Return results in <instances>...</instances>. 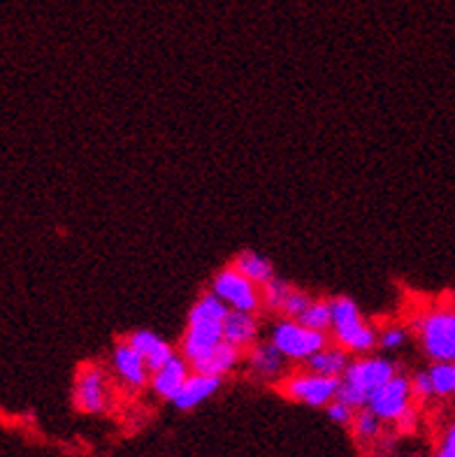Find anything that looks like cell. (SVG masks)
<instances>
[{
    "instance_id": "1",
    "label": "cell",
    "mask_w": 455,
    "mask_h": 457,
    "mask_svg": "<svg viewBox=\"0 0 455 457\" xmlns=\"http://www.w3.org/2000/svg\"><path fill=\"white\" fill-rule=\"evenodd\" d=\"M231 307L214 290L205 293L189 313V328L181 339V355L193 365L202 355L223 344V320Z\"/></svg>"
},
{
    "instance_id": "2",
    "label": "cell",
    "mask_w": 455,
    "mask_h": 457,
    "mask_svg": "<svg viewBox=\"0 0 455 457\" xmlns=\"http://www.w3.org/2000/svg\"><path fill=\"white\" fill-rule=\"evenodd\" d=\"M395 374H398V370H395V365L388 362V360H356V362H351V365L346 367L344 377H341L340 393H337V400L353 406V409H363V406L369 404L372 395H375L381 386H386Z\"/></svg>"
},
{
    "instance_id": "3",
    "label": "cell",
    "mask_w": 455,
    "mask_h": 457,
    "mask_svg": "<svg viewBox=\"0 0 455 457\" xmlns=\"http://www.w3.org/2000/svg\"><path fill=\"white\" fill-rule=\"evenodd\" d=\"M330 307H333V332L344 351L367 353L369 348H375V330L365 323L351 297H334L330 300Z\"/></svg>"
},
{
    "instance_id": "4",
    "label": "cell",
    "mask_w": 455,
    "mask_h": 457,
    "mask_svg": "<svg viewBox=\"0 0 455 457\" xmlns=\"http://www.w3.org/2000/svg\"><path fill=\"white\" fill-rule=\"evenodd\" d=\"M418 335L426 355L433 362H455V312L427 313L418 323Z\"/></svg>"
},
{
    "instance_id": "5",
    "label": "cell",
    "mask_w": 455,
    "mask_h": 457,
    "mask_svg": "<svg viewBox=\"0 0 455 457\" xmlns=\"http://www.w3.org/2000/svg\"><path fill=\"white\" fill-rule=\"evenodd\" d=\"M272 344L282 351L283 358L289 360H309L318 351L328 346L325 332L309 330L295 319H286L274 325L272 330Z\"/></svg>"
},
{
    "instance_id": "6",
    "label": "cell",
    "mask_w": 455,
    "mask_h": 457,
    "mask_svg": "<svg viewBox=\"0 0 455 457\" xmlns=\"http://www.w3.org/2000/svg\"><path fill=\"white\" fill-rule=\"evenodd\" d=\"M212 290L231 309L237 312H249L254 313L263 302V293L251 278L244 277L242 272H237L235 267H225L214 277Z\"/></svg>"
},
{
    "instance_id": "7",
    "label": "cell",
    "mask_w": 455,
    "mask_h": 457,
    "mask_svg": "<svg viewBox=\"0 0 455 457\" xmlns=\"http://www.w3.org/2000/svg\"><path fill=\"white\" fill-rule=\"evenodd\" d=\"M341 378L323 377L316 371H305V374H295V377L286 378L282 386L283 395L295 402L309 406H328L330 402L337 400L340 393Z\"/></svg>"
},
{
    "instance_id": "8",
    "label": "cell",
    "mask_w": 455,
    "mask_h": 457,
    "mask_svg": "<svg viewBox=\"0 0 455 457\" xmlns=\"http://www.w3.org/2000/svg\"><path fill=\"white\" fill-rule=\"evenodd\" d=\"M411 397H414V393H411V378L395 374L386 386H381L372 395L367 409L375 411L381 420H400L404 413L411 411Z\"/></svg>"
},
{
    "instance_id": "9",
    "label": "cell",
    "mask_w": 455,
    "mask_h": 457,
    "mask_svg": "<svg viewBox=\"0 0 455 457\" xmlns=\"http://www.w3.org/2000/svg\"><path fill=\"white\" fill-rule=\"evenodd\" d=\"M107 404V381L100 367L84 365L75 381V406L84 413H98Z\"/></svg>"
},
{
    "instance_id": "10",
    "label": "cell",
    "mask_w": 455,
    "mask_h": 457,
    "mask_svg": "<svg viewBox=\"0 0 455 457\" xmlns=\"http://www.w3.org/2000/svg\"><path fill=\"white\" fill-rule=\"evenodd\" d=\"M112 362H114L116 374H119L128 386H133V388H142L151 374L145 358L138 353V348L128 342V339L122 344H116L114 353H112Z\"/></svg>"
},
{
    "instance_id": "11",
    "label": "cell",
    "mask_w": 455,
    "mask_h": 457,
    "mask_svg": "<svg viewBox=\"0 0 455 457\" xmlns=\"http://www.w3.org/2000/svg\"><path fill=\"white\" fill-rule=\"evenodd\" d=\"M189 367V360L184 355H174L167 365H163L161 370L151 374V388H154V393L173 402L179 395V390L184 388L186 378L190 377Z\"/></svg>"
},
{
    "instance_id": "12",
    "label": "cell",
    "mask_w": 455,
    "mask_h": 457,
    "mask_svg": "<svg viewBox=\"0 0 455 457\" xmlns=\"http://www.w3.org/2000/svg\"><path fill=\"white\" fill-rule=\"evenodd\" d=\"M219 388V377H207V374H198V371H193V374L186 378L184 388L179 390V395L173 402L177 409H181V411H190V409L200 406L205 400H209Z\"/></svg>"
},
{
    "instance_id": "13",
    "label": "cell",
    "mask_w": 455,
    "mask_h": 457,
    "mask_svg": "<svg viewBox=\"0 0 455 457\" xmlns=\"http://www.w3.org/2000/svg\"><path fill=\"white\" fill-rule=\"evenodd\" d=\"M128 342L133 344V346L138 348V353L145 358L151 374L161 370L163 365H167V362L174 358V351L170 348V344L163 342L161 337L154 335V332L149 330L133 332V335L128 337Z\"/></svg>"
},
{
    "instance_id": "14",
    "label": "cell",
    "mask_w": 455,
    "mask_h": 457,
    "mask_svg": "<svg viewBox=\"0 0 455 457\" xmlns=\"http://www.w3.org/2000/svg\"><path fill=\"white\" fill-rule=\"evenodd\" d=\"M256 337H258V323H256L254 313L237 312L231 309L223 320V339L232 344L235 348H249L254 346Z\"/></svg>"
},
{
    "instance_id": "15",
    "label": "cell",
    "mask_w": 455,
    "mask_h": 457,
    "mask_svg": "<svg viewBox=\"0 0 455 457\" xmlns=\"http://www.w3.org/2000/svg\"><path fill=\"white\" fill-rule=\"evenodd\" d=\"M240 362V348H235L232 344L223 342L219 346L209 351L207 355H202L200 360H196L190 370L198 371V374H207V377H225L232 367Z\"/></svg>"
},
{
    "instance_id": "16",
    "label": "cell",
    "mask_w": 455,
    "mask_h": 457,
    "mask_svg": "<svg viewBox=\"0 0 455 457\" xmlns=\"http://www.w3.org/2000/svg\"><path fill=\"white\" fill-rule=\"evenodd\" d=\"M249 362L254 367V371L263 378H274L282 374L283 370V355L274 344H258L251 348Z\"/></svg>"
},
{
    "instance_id": "17",
    "label": "cell",
    "mask_w": 455,
    "mask_h": 457,
    "mask_svg": "<svg viewBox=\"0 0 455 457\" xmlns=\"http://www.w3.org/2000/svg\"><path fill=\"white\" fill-rule=\"evenodd\" d=\"M351 365L349 360H346V351L344 348H323L318 351L316 355H311L307 360V367L309 371H316V374H323V377H333V378H340L344 377L346 367Z\"/></svg>"
},
{
    "instance_id": "18",
    "label": "cell",
    "mask_w": 455,
    "mask_h": 457,
    "mask_svg": "<svg viewBox=\"0 0 455 457\" xmlns=\"http://www.w3.org/2000/svg\"><path fill=\"white\" fill-rule=\"evenodd\" d=\"M232 267H235L237 272H242L247 278H251L256 286H265L274 278L270 261L263 258V255L254 253V251H244V253L237 255Z\"/></svg>"
},
{
    "instance_id": "19",
    "label": "cell",
    "mask_w": 455,
    "mask_h": 457,
    "mask_svg": "<svg viewBox=\"0 0 455 457\" xmlns=\"http://www.w3.org/2000/svg\"><path fill=\"white\" fill-rule=\"evenodd\" d=\"M295 320L300 325H305V328H309V330L325 332L333 328V307H330V302L311 300L309 307H307Z\"/></svg>"
},
{
    "instance_id": "20",
    "label": "cell",
    "mask_w": 455,
    "mask_h": 457,
    "mask_svg": "<svg viewBox=\"0 0 455 457\" xmlns=\"http://www.w3.org/2000/svg\"><path fill=\"white\" fill-rule=\"evenodd\" d=\"M427 371L433 378L434 395H439V397L455 395V362H433V367Z\"/></svg>"
},
{
    "instance_id": "21",
    "label": "cell",
    "mask_w": 455,
    "mask_h": 457,
    "mask_svg": "<svg viewBox=\"0 0 455 457\" xmlns=\"http://www.w3.org/2000/svg\"><path fill=\"white\" fill-rule=\"evenodd\" d=\"M293 290V286H289L286 281H282V278H272L270 284L263 286V300H265V304L272 312L283 313V307H286V302H289Z\"/></svg>"
},
{
    "instance_id": "22",
    "label": "cell",
    "mask_w": 455,
    "mask_h": 457,
    "mask_svg": "<svg viewBox=\"0 0 455 457\" xmlns=\"http://www.w3.org/2000/svg\"><path fill=\"white\" fill-rule=\"evenodd\" d=\"M353 432H356L358 439L369 441L375 439L379 435L381 429V418L376 416L375 411H369V409H363V411H358L356 418H353Z\"/></svg>"
},
{
    "instance_id": "23",
    "label": "cell",
    "mask_w": 455,
    "mask_h": 457,
    "mask_svg": "<svg viewBox=\"0 0 455 457\" xmlns=\"http://www.w3.org/2000/svg\"><path fill=\"white\" fill-rule=\"evenodd\" d=\"M411 393L418 400H427L434 395L433 378H430V371H418L416 377H411Z\"/></svg>"
},
{
    "instance_id": "24",
    "label": "cell",
    "mask_w": 455,
    "mask_h": 457,
    "mask_svg": "<svg viewBox=\"0 0 455 457\" xmlns=\"http://www.w3.org/2000/svg\"><path fill=\"white\" fill-rule=\"evenodd\" d=\"M328 416L333 423L337 425H351L353 418H356V413H353V406L344 404V402L334 400L328 404Z\"/></svg>"
},
{
    "instance_id": "25",
    "label": "cell",
    "mask_w": 455,
    "mask_h": 457,
    "mask_svg": "<svg viewBox=\"0 0 455 457\" xmlns=\"http://www.w3.org/2000/svg\"><path fill=\"white\" fill-rule=\"evenodd\" d=\"M309 304H311V297L307 295V293H302V290H293L289 302H286V307H283V313H286L289 319H298V316L309 307Z\"/></svg>"
},
{
    "instance_id": "26",
    "label": "cell",
    "mask_w": 455,
    "mask_h": 457,
    "mask_svg": "<svg viewBox=\"0 0 455 457\" xmlns=\"http://www.w3.org/2000/svg\"><path fill=\"white\" fill-rule=\"evenodd\" d=\"M404 339H407V335H404V330H400V328H388V330L381 332V337H379V342L383 348L402 346Z\"/></svg>"
},
{
    "instance_id": "27",
    "label": "cell",
    "mask_w": 455,
    "mask_h": 457,
    "mask_svg": "<svg viewBox=\"0 0 455 457\" xmlns=\"http://www.w3.org/2000/svg\"><path fill=\"white\" fill-rule=\"evenodd\" d=\"M434 457H455V423L446 429L444 439H442V444H439L437 455Z\"/></svg>"
}]
</instances>
